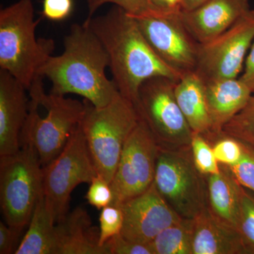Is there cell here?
<instances>
[{"label":"cell","mask_w":254,"mask_h":254,"mask_svg":"<svg viewBox=\"0 0 254 254\" xmlns=\"http://www.w3.org/2000/svg\"><path fill=\"white\" fill-rule=\"evenodd\" d=\"M87 25L109 57L113 81L119 93L136 106L143 83L150 78L177 80L182 74L160 59L150 46L135 18L118 6L106 14L86 18Z\"/></svg>","instance_id":"cell-1"},{"label":"cell","mask_w":254,"mask_h":254,"mask_svg":"<svg viewBox=\"0 0 254 254\" xmlns=\"http://www.w3.org/2000/svg\"><path fill=\"white\" fill-rule=\"evenodd\" d=\"M109 57L101 42L87 25L74 23L64 40V51L50 56L39 75L49 78L50 93L83 97L95 107L109 104L119 91L107 77Z\"/></svg>","instance_id":"cell-2"},{"label":"cell","mask_w":254,"mask_h":254,"mask_svg":"<svg viewBox=\"0 0 254 254\" xmlns=\"http://www.w3.org/2000/svg\"><path fill=\"white\" fill-rule=\"evenodd\" d=\"M43 78H36L28 89L29 110L20 141L21 146L34 148L43 168L64 149L81 123L86 104L64 95L47 94Z\"/></svg>","instance_id":"cell-3"},{"label":"cell","mask_w":254,"mask_h":254,"mask_svg":"<svg viewBox=\"0 0 254 254\" xmlns=\"http://www.w3.org/2000/svg\"><path fill=\"white\" fill-rule=\"evenodd\" d=\"M32 0H19L0 11V69L29 89L52 56L54 41L37 39Z\"/></svg>","instance_id":"cell-4"},{"label":"cell","mask_w":254,"mask_h":254,"mask_svg":"<svg viewBox=\"0 0 254 254\" xmlns=\"http://www.w3.org/2000/svg\"><path fill=\"white\" fill-rule=\"evenodd\" d=\"M81 127L98 176L111 184L127 138L138 125L136 107L119 93L104 107L84 100Z\"/></svg>","instance_id":"cell-5"},{"label":"cell","mask_w":254,"mask_h":254,"mask_svg":"<svg viewBox=\"0 0 254 254\" xmlns=\"http://www.w3.org/2000/svg\"><path fill=\"white\" fill-rule=\"evenodd\" d=\"M43 193V167L33 147L0 156V205L7 225L23 230Z\"/></svg>","instance_id":"cell-6"},{"label":"cell","mask_w":254,"mask_h":254,"mask_svg":"<svg viewBox=\"0 0 254 254\" xmlns=\"http://www.w3.org/2000/svg\"><path fill=\"white\" fill-rule=\"evenodd\" d=\"M154 184L182 218L195 219L208 206L207 177L195 168L190 146L180 150L158 148Z\"/></svg>","instance_id":"cell-7"},{"label":"cell","mask_w":254,"mask_h":254,"mask_svg":"<svg viewBox=\"0 0 254 254\" xmlns=\"http://www.w3.org/2000/svg\"><path fill=\"white\" fill-rule=\"evenodd\" d=\"M98 176L81 123L58 156L43 168V190L55 222L68 213L73 190Z\"/></svg>","instance_id":"cell-8"},{"label":"cell","mask_w":254,"mask_h":254,"mask_svg":"<svg viewBox=\"0 0 254 254\" xmlns=\"http://www.w3.org/2000/svg\"><path fill=\"white\" fill-rule=\"evenodd\" d=\"M177 81L155 77L143 83L136 108L148 125L159 148L180 150L190 148L193 131L184 116L175 93Z\"/></svg>","instance_id":"cell-9"},{"label":"cell","mask_w":254,"mask_h":254,"mask_svg":"<svg viewBox=\"0 0 254 254\" xmlns=\"http://www.w3.org/2000/svg\"><path fill=\"white\" fill-rule=\"evenodd\" d=\"M254 40V9L211 41L199 44L195 71L205 82L239 78Z\"/></svg>","instance_id":"cell-10"},{"label":"cell","mask_w":254,"mask_h":254,"mask_svg":"<svg viewBox=\"0 0 254 254\" xmlns=\"http://www.w3.org/2000/svg\"><path fill=\"white\" fill-rule=\"evenodd\" d=\"M158 145L146 123L140 118L127 138L111 182L113 205L145 191L154 182Z\"/></svg>","instance_id":"cell-11"},{"label":"cell","mask_w":254,"mask_h":254,"mask_svg":"<svg viewBox=\"0 0 254 254\" xmlns=\"http://www.w3.org/2000/svg\"><path fill=\"white\" fill-rule=\"evenodd\" d=\"M178 15L136 18L150 46L164 63L177 72L195 71L199 44Z\"/></svg>","instance_id":"cell-12"},{"label":"cell","mask_w":254,"mask_h":254,"mask_svg":"<svg viewBox=\"0 0 254 254\" xmlns=\"http://www.w3.org/2000/svg\"><path fill=\"white\" fill-rule=\"evenodd\" d=\"M120 206L124 214L121 235L136 243L150 244L163 230L182 219L160 195L154 182L141 194Z\"/></svg>","instance_id":"cell-13"},{"label":"cell","mask_w":254,"mask_h":254,"mask_svg":"<svg viewBox=\"0 0 254 254\" xmlns=\"http://www.w3.org/2000/svg\"><path fill=\"white\" fill-rule=\"evenodd\" d=\"M250 9V0H207L180 16L190 36L203 44L227 31Z\"/></svg>","instance_id":"cell-14"},{"label":"cell","mask_w":254,"mask_h":254,"mask_svg":"<svg viewBox=\"0 0 254 254\" xmlns=\"http://www.w3.org/2000/svg\"><path fill=\"white\" fill-rule=\"evenodd\" d=\"M26 90L7 71L0 69V156L14 154L21 148L20 138L29 110Z\"/></svg>","instance_id":"cell-15"},{"label":"cell","mask_w":254,"mask_h":254,"mask_svg":"<svg viewBox=\"0 0 254 254\" xmlns=\"http://www.w3.org/2000/svg\"><path fill=\"white\" fill-rule=\"evenodd\" d=\"M193 254H252L237 229L227 225L209 210L194 219Z\"/></svg>","instance_id":"cell-16"},{"label":"cell","mask_w":254,"mask_h":254,"mask_svg":"<svg viewBox=\"0 0 254 254\" xmlns=\"http://www.w3.org/2000/svg\"><path fill=\"white\" fill-rule=\"evenodd\" d=\"M205 90L212 125L210 136L220 133L223 127L245 108L254 95L240 77L205 82Z\"/></svg>","instance_id":"cell-17"},{"label":"cell","mask_w":254,"mask_h":254,"mask_svg":"<svg viewBox=\"0 0 254 254\" xmlns=\"http://www.w3.org/2000/svg\"><path fill=\"white\" fill-rule=\"evenodd\" d=\"M56 232L58 254H108L105 247H100L99 230L81 207L57 222Z\"/></svg>","instance_id":"cell-18"},{"label":"cell","mask_w":254,"mask_h":254,"mask_svg":"<svg viewBox=\"0 0 254 254\" xmlns=\"http://www.w3.org/2000/svg\"><path fill=\"white\" fill-rule=\"evenodd\" d=\"M175 97L193 133L208 138L212 133L209 116L205 81L195 71L182 75L175 86Z\"/></svg>","instance_id":"cell-19"},{"label":"cell","mask_w":254,"mask_h":254,"mask_svg":"<svg viewBox=\"0 0 254 254\" xmlns=\"http://www.w3.org/2000/svg\"><path fill=\"white\" fill-rule=\"evenodd\" d=\"M220 172L207 177L208 208L222 222L240 229L242 186L226 166Z\"/></svg>","instance_id":"cell-20"},{"label":"cell","mask_w":254,"mask_h":254,"mask_svg":"<svg viewBox=\"0 0 254 254\" xmlns=\"http://www.w3.org/2000/svg\"><path fill=\"white\" fill-rule=\"evenodd\" d=\"M15 254H58L56 222L47 207L43 193Z\"/></svg>","instance_id":"cell-21"},{"label":"cell","mask_w":254,"mask_h":254,"mask_svg":"<svg viewBox=\"0 0 254 254\" xmlns=\"http://www.w3.org/2000/svg\"><path fill=\"white\" fill-rule=\"evenodd\" d=\"M194 219L182 218L150 242L154 254H193Z\"/></svg>","instance_id":"cell-22"},{"label":"cell","mask_w":254,"mask_h":254,"mask_svg":"<svg viewBox=\"0 0 254 254\" xmlns=\"http://www.w3.org/2000/svg\"><path fill=\"white\" fill-rule=\"evenodd\" d=\"M221 132L254 150V95L245 108L223 127Z\"/></svg>","instance_id":"cell-23"},{"label":"cell","mask_w":254,"mask_h":254,"mask_svg":"<svg viewBox=\"0 0 254 254\" xmlns=\"http://www.w3.org/2000/svg\"><path fill=\"white\" fill-rule=\"evenodd\" d=\"M190 151L195 168L205 177L220 172V165L215 158L212 145L204 136L193 133Z\"/></svg>","instance_id":"cell-24"},{"label":"cell","mask_w":254,"mask_h":254,"mask_svg":"<svg viewBox=\"0 0 254 254\" xmlns=\"http://www.w3.org/2000/svg\"><path fill=\"white\" fill-rule=\"evenodd\" d=\"M206 138L211 144L220 165L230 167L240 162L243 155L242 142L222 132Z\"/></svg>","instance_id":"cell-25"},{"label":"cell","mask_w":254,"mask_h":254,"mask_svg":"<svg viewBox=\"0 0 254 254\" xmlns=\"http://www.w3.org/2000/svg\"><path fill=\"white\" fill-rule=\"evenodd\" d=\"M99 243L105 247L106 242L120 235L124 225V214L120 205H110L100 210Z\"/></svg>","instance_id":"cell-26"},{"label":"cell","mask_w":254,"mask_h":254,"mask_svg":"<svg viewBox=\"0 0 254 254\" xmlns=\"http://www.w3.org/2000/svg\"><path fill=\"white\" fill-rule=\"evenodd\" d=\"M239 230L251 253L254 254V193L242 186Z\"/></svg>","instance_id":"cell-27"},{"label":"cell","mask_w":254,"mask_h":254,"mask_svg":"<svg viewBox=\"0 0 254 254\" xmlns=\"http://www.w3.org/2000/svg\"><path fill=\"white\" fill-rule=\"evenodd\" d=\"M242 143L243 155L240 162L232 166L226 167L240 185L254 193V150Z\"/></svg>","instance_id":"cell-28"},{"label":"cell","mask_w":254,"mask_h":254,"mask_svg":"<svg viewBox=\"0 0 254 254\" xmlns=\"http://www.w3.org/2000/svg\"><path fill=\"white\" fill-rule=\"evenodd\" d=\"M86 198L88 203L98 210L113 204L114 195L111 184L98 175L89 184Z\"/></svg>","instance_id":"cell-29"},{"label":"cell","mask_w":254,"mask_h":254,"mask_svg":"<svg viewBox=\"0 0 254 254\" xmlns=\"http://www.w3.org/2000/svg\"><path fill=\"white\" fill-rule=\"evenodd\" d=\"M108 3L119 6L127 14L135 18L163 16L153 9L149 0H98L95 6V12L100 6Z\"/></svg>","instance_id":"cell-30"},{"label":"cell","mask_w":254,"mask_h":254,"mask_svg":"<svg viewBox=\"0 0 254 254\" xmlns=\"http://www.w3.org/2000/svg\"><path fill=\"white\" fill-rule=\"evenodd\" d=\"M108 254H154L150 244L131 242L123 235H117L105 244Z\"/></svg>","instance_id":"cell-31"},{"label":"cell","mask_w":254,"mask_h":254,"mask_svg":"<svg viewBox=\"0 0 254 254\" xmlns=\"http://www.w3.org/2000/svg\"><path fill=\"white\" fill-rule=\"evenodd\" d=\"M73 0H43V14L53 21L66 19L72 13Z\"/></svg>","instance_id":"cell-32"},{"label":"cell","mask_w":254,"mask_h":254,"mask_svg":"<svg viewBox=\"0 0 254 254\" xmlns=\"http://www.w3.org/2000/svg\"><path fill=\"white\" fill-rule=\"evenodd\" d=\"M23 230L0 222V254H15Z\"/></svg>","instance_id":"cell-33"},{"label":"cell","mask_w":254,"mask_h":254,"mask_svg":"<svg viewBox=\"0 0 254 254\" xmlns=\"http://www.w3.org/2000/svg\"><path fill=\"white\" fill-rule=\"evenodd\" d=\"M153 9L160 14L178 15L184 10V0H149Z\"/></svg>","instance_id":"cell-34"},{"label":"cell","mask_w":254,"mask_h":254,"mask_svg":"<svg viewBox=\"0 0 254 254\" xmlns=\"http://www.w3.org/2000/svg\"><path fill=\"white\" fill-rule=\"evenodd\" d=\"M240 78L249 86L254 95V40L246 58Z\"/></svg>","instance_id":"cell-35"},{"label":"cell","mask_w":254,"mask_h":254,"mask_svg":"<svg viewBox=\"0 0 254 254\" xmlns=\"http://www.w3.org/2000/svg\"><path fill=\"white\" fill-rule=\"evenodd\" d=\"M207 0H184L183 11H190L203 4Z\"/></svg>","instance_id":"cell-36"},{"label":"cell","mask_w":254,"mask_h":254,"mask_svg":"<svg viewBox=\"0 0 254 254\" xmlns=\"http://www.w3.org/2000/svg\"><path fill=\"white\" fill-rule=\"evenodd\" d=\"M87 1H88V9H89V13H88V16L87 18H90L94 14L95 6L98 0H87Z\"/></svg>","instance_id":"cell-37"}]
</instances>
